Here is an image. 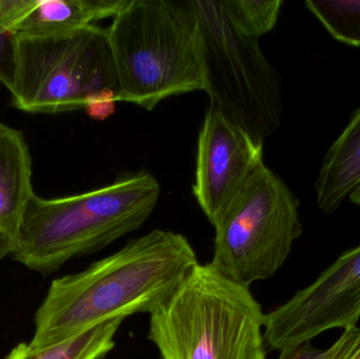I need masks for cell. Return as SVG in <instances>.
<instances>
[{"label":"cell","instance_id":"9c48e42d","mask_svg":"<svg viewBox=\"0 0 360 359\" xmlns=\"http://www.w3.org/2000/svg\"><path fill=\"white\" fill-rule=\"evenodd\" d=\"M262 162L264 145L209 105L199 131L193 194L213 227Z\"/></svg>","mask_w":360,"mask_h":359},{"label":"cell","instance_id":"ffe728a7","mask_svg":"<svg viewBox=\"0 0 360 359\" xmlns=\"http://www.w3.org/2000/svg\"><path fill=\"white\" fill-rule=\"evenodd\" d=\"M351 359H360V346L359 350H357L356 353L351 358Z\"/></svg>","mask_w":360,"mask_h":359},{"label":"cell","instance_id":"9a60e30c","mask_svg":"<svg viewBox=\"0 0 360 359\" xmlns=\"http://www.w3.org/2000/svg\"><path fill=\"white\" fill-rule=\"evenodd\" d=\"M239 30L259 40L272 31L281 14V0H222Z\"/></svg>","mask_w":360,"mask_h":359},{"label":"cell","instance_id":"6da1fadb","mask_svg":"<svg viewBox=\"0 0 360 359\" xmlns=\"http://www.w3.org/2000/svg\"><path fill=\"white\" fill-rule=\"evenodd\" d=\"M198 263L182 234L153 230L131 240L84 271L53 280L30 347L44 349L105 322L151 314Z\"/></svg>","mask_w":360,"mask_h":359},{"label":"cell","instance_id":"52a82bcc","mask_svg":"<svg viewBox=\"0 0 360 359\" xmlns=\"http://www.w3.org/2000/svg\"><path fill=\"white\" fill-rule=\"evenodd\" d=\"M298 204L285 181L262 162L214 227L210 263L245 287L272 278L302 236Z\"/></svg>","mask_w":360,"mask_h":359},{"label":"cell","instance_id":"ba28073f","mask_svg":"<svg viewBox=\"0 0 360 359\" xmlns=\"http://www.w3.org/2000/svg\"><path fill=\"white\" fill-rule=\"evenodd\" d=\"M360 318V244L342 253L313 284L264 315L266 347L281 352Z\"/></svg>","mask_w":360,"mask_h":359},{"label":"cell","instance_id":"8fae6325","mask_svg":"<svg viewBox=\"0 0 360 359\" xmlns=\"http://www.w3.org/2000/svg\"><path fill=\"white\" fill-rule=\"evenodd\" d=\"M33 162L25 134L0 122V259L19 247L21 225L35 192Z\"/></svg>","mask_w":360,"mask_h":359},{"label":"cell","instance_id":"d6986e66","mask_svg":"<svg viewBox=\"0 0 360 359\" xmlns=\"http://www.w3.org/2000/svg\"><path fill=\"white\" fill-rule=\"evenodd\" d=\"M349 197H350V200L353 204L360 207V185L350 194Z\"/></svg>","mask_w":360,"mask_h":359},{"label":"cell","instance_id":"2e32d148","mask_svg":"<svg viewBox=\"0 0 360 359\" xmlns=\"http://www.w3.org/2000/svg\"><path fill=\"white\" fill-rule=\"evenodd\" d=\"M360 346V329H346L342 337L327 350L313 347L311 341L281 350L278 359H351Z\"/></svg>","mask_w":360,"mask_h":359},{"label":"cell","instance_id":"5b68a950","mask_svg":"<svg viewBox=\"0 0 360 359\" xmlns=\"http://www.w3.org/2000/svg\"><path fill=\"white\" fill-rule=\"evenodd\" d=\"M190 4L210 105L264 145L278 130L283 118L274 67L262 53L259 40L233 22L222 0H190Z\"/></svg>","mask_w":360,"mask_h":359},{"label":"cell","instance_id":"7a4b0ae2","mask_svg":"<svg viewBox=\"0 0 360 359\" xmlns=\"http://www.w3.org/2000/svg\"><path fill=\"white\" fill-rule=\"evenodd\" d=\"M160 191L158 179L143 170L75 195L48 200L35 194L12 257L32 271L53 273L139 230L155 210Z\"/></svg>","mask_w":360,"mask_h":359},{"label":"cell","instance_id":"4fadbf2b","mask_svg":"<svg viewBox=\"0 0 360 359\" xmlns=\"http://www.w3.org/2000/svg\"><path fill=\"white\" fill-rule=\"evenodd\" d=\"M122 320L105 322L44 349H33L29 344L21 343L6 359H101L115 347L114 337Z\"/></svg>","mask_w":360,"mask_h":359},{"label":"cell","instance_id":"3957f363","mask_svg":"<svg viewBox=\"0 0 360 359\" xmlns=\"http://www.w3.org/2000/svg\"><path fill=\"white\" fill-rule=\"evenodd\" d=\"M150 315L160 359L266 358L262 306L211 263H198Z\"/></svg>","mask_w":360,"mask_h":359},{"label":"cell","instance_id":"30bf717a","mask_svg":"<svg viewBox=\"0 0 360 359\" xmlns=\"http://www.w3.org/2000/svg\"><path fill=\"white\" fill-rule=\"evenodd\" d=\"M129 0H0V23L13 35H49L114 18Z\"/></svg>","mask_w":360,"mask_h":359},{"label":"cell","instance_id":"5bb4252c","mask_svg":"<svg viewBox=\"0 0 360 359\" xmlns=\"http://www.w3.org/2000/svg\"><path fill=\"white\" fill-rule=\"evenodd\" d=\"M304 6L334 39L360 48V0H306Z\"/></svg>","mask_w":360,"mask_h":359},{"label":"cell","instance_id":"e0dca14e","mask_svg":"<svg viewBox=\"0 0 360 359\" xmlns=\"http://www.w3.org/2000/svg\"><path fill=\"white\" fill-rule=\"evenodd\" d=\"M118 101V93L115 90L103 89L86 98L84 110L91 119L103 122L115 113Z\"/></svg>","mask_w":360,"mask_h":359},{"label":"cell","instance_id":"7c38bea8","mask_svg":"<svg viewBox=\"0 0 360 359\" xmlns=\"http://www.w3.org/2000/svg\"><path fill=\"white\" fill-rule=\"evenodd\" d=\"M360 185V107L323 158L316 181L317 204L332 214Z\"/></svg>","mask_w":360,"mask_h":359},{"label":"cell","instance_id":"8992f818","mask_svg":"<svg viewBox=\"0 0 360 359\" xmlns=\"http://www.w3.org/2000/svg\"><path fill=\"white\" fill-rule=\"evenodd\" d=\"M117 77L108 29L97 25L49 35H14L11 105L29 114L84 109L90 95Z\"/></svg>","mask_w":360,"mask_h":359},{"label":"cell","instance_id":"277c9868","mask_svg":"<svg viewBox=\"0 0 360 359\" xmlns=\"http://www.w3.org/2000/svg\"><path fill=\"white\" fill-rule=\"evenodd\" d=\"M108 38L118 100L152 111L169 97L203 91L190 0H129Z\"/></svg>","mask_w":360,"mask_h":359},{"label":"cell","instance_id":"ac0fdd59","mask_svg":"<svg viewBox=\"0 0 360 359\" xmlns=\"http://www.w3.org/2000/svg\"><path fill=\"white\" fill-rule=\"evenodd\" d=\"M14 76V35L0 23V82L10 91Z\"/></svg>","mask_w":360,"mask_h":359}]
</instances>
